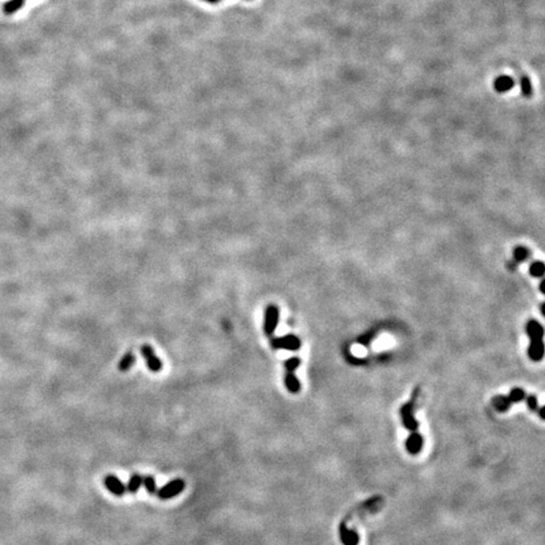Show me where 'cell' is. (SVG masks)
<instances>
[{
  "label": "cell",
  "instance_id": "6da1fadb",
  "mask_svg": "<svg viewBox=\"0 0 545 545\" xmlns=\"http://www.w3.org/2000/svg\"><path fill=\"white\" fill-rule=\"evenodd\" d=\"M525 330H526L527 336L530 339V344H529V348H527V355H529L530 360H533L535 363L542 361L545 356L544 327L536 319H530L526 323Z\"/></svg>",
  "mask_w": 545,
  "mask_h": 545
},
{
  "label": "cell",
  "instance_id": "7a4b0ae2",
  "mask_svg": "<svg viewBox=\"0 0 545 545\" xmlns=\"http://www.w3.org/2000/svg\"><path fill=\"white\" fill-rule=\"evenodd\" d=\"M418 395H419V389L416 387L413 391L410 400L405 403V404H403V407L400 408V418H402L403 426L409 431H416L418 428H419V423H418V420L414 416V409H415Z\"/></svg>",
  "mask_w": 545,
  "mask_h": 545
},
{
  "label": "cell",
  "instance_id": "3957f363",
  "mask_svg": "<svg viewBox=\"0 0 545 545\" xmlns=\"http://www.w3.org/2000/svg\"><path fill=\"white\" fill-rule=\"evenodd\" d=\"M299 357H292L284 363L285 371H287V374H285V387L292 394H298L300 391V383L295 376V370L299 367Z\"/></svg>",
  "mask_w": 545,
  "mask_h": 545
},
{
  "label": "cell",
  "instance_id": "277c9868",
  "mask_svg": "<svg viewBox=\"0 0 545 545\" xmlns=\"http://www.w3.org/2000/svg\"><path fill=\"white\" fill-rule=\"evenodd\" d=\"M184 488H186V482L183 479L177 478L171 481V482H168L165 486H163L157 494H158L159 499L169 500V499L176 498L177 495H180Z\"/></svg>",
  "mask_w": 545,
  "mask_h": 545
},
{
  "label": "cell",
  "instance_id": "5b68a950",
  "mask_svg": "<svg viewBox=\"0 0 545 545\" xmlns=\"http://www.w3.org/2000/svg\"><path fill=\"white\" fill-rule=\"evenodd\" d=\"M272 347L278 350V348H283V350H289V351H296L300 348V340L294 335H287L283 337H278V339H272L270 341Z\"/></svg>",
  "mask_w": 545,
  "mask_h": 545
},
{
  "label": "cell",
  "instance_id": "8992f818",
  "mask_svg": "<svg viewBox=\"0 0 545 545\" xmlns=\"http://www.w3.org/2000/svg\"><path fill=\"white\" fill-rule=\"evenodd\" d=\"M279 309L276 306H269L265 311V320H264V332L267 336H272L278 326Z\"/></svg>",
  "mask_w": 545,
  "mask_h": 545
},
{
  "label": "cell",
  "instance_id": "52a82bcc",
  "mask_svg": "<svg viewBox=\"0 0 545 545\" xmlns=\"http://www.w3.org/2000/svg\"><path fill=\"white\" fill-rule=\"evenodd\" d=\"M140 351H141V355H143L144 359H145V361H147V366L150 371L159 372L160 370H162L163 368L162 361L156 356L152 346H149V344H143V346L140 347Z\"/></svg>",
  "mask_w": 545,
  "mask_h": 545
},
{
  "label": "cell",
  "instance_id": "ba28073f",
  "mask_svg": "<svg viewBox=\"0 0 545 545\" xmlns=\"http://www.w3.org/2000/svg\"><path fill=\"white\" fill-rule=\"evenodd\" d=\"M423 443H424V439H423L422 434L418 433V431H410L409 437L405 440V448L410 454L416 455L419 454L420 451L423 450Z\"/></svg>",
  "mask_w": 545,
  "mask_h": 545
},
{
  "label": "cell",
  "instance_id": "9c48e42d",
  "mask_svg": "<svg viewBox=\"0 0 545 545\" xmlns=\"http://www.w3.org/2000/svg\"><path fill=\"white\" fill-rule=\"evenodd\" d=\"M340 538H341V542L343 545H359V534L352 529H348L346 526L344 520L340 525Z\"/></svg>",
  "mask_w": 545,
  "mask_h": 545
},
{
  "label": "cell",
  "instance_id": "30bf717a",
  "mask_svg": "<svg viewBox=\"0 0 545 545\" xmlns=\"http://www.w3.org/2000/svg\"><path fill=\"white\" fill-rule=\"evenodd\" d=\"M104 482H105L106 488H108L111 494H114L115 496H119L120 498V496H123V495L125 494L126 486L124 485V483L121 482L116 476H114V475H108V476L105 477V481H104Z\"/></svg>",
  "mask_w": 545,
  "mask_h": 545
},
{
  "label": "cell",
  "instance_id": "8fae6325",
  "mask_svg": "<svg viewBox=\"0 0 545 545\" xmlns=\"http://www.w3.org/2000/svg\"><path fill=\"white\" fill-rule=\"evenodd\" d=\"M492 405L500 413H505L510 409V407L512 405V403L510 402L509 396L505 395H496L492 398Z\"/></svg>",
  "mask_w": 545,
  "mask_h": 545
},
{
  "label": "cell",
  "instance_id": "7c38bea8",
  "mask_svg": "<svg viewBox=\"0 0 545 545\" xmlns=\"http://www.w3.org/2000/svg\"><path fill=\"white\" fill-rule=\"evenodd\" d=\"M25 4V0H8L3 5V10L6 15H13L22 9Z\"/></svg>",
  "mask_w": 545,
  "mask_h": 545
},
{
  "label": "cell",
  "instance_id": "4fadbf2b",
  "mask_svg": "<svg viewBox=\"0 0 545 545\" xmlns=\"http://www.w3.org/2000/svg\"><path fill=\"white\" fill-rule=\"evenodd\" d=\"M141 485H143V476L140 474H133L129 478V482L126 485V491H129L130 494H135V492H138Z\"/></svg>",
  "mask_w": 545,
  "mask_h": 545
},
{
  "label": "cell",
  "instance_id": "5bb4252c",
  "mask_svg": "<svg viewBox=\"0 0 545 545\" xmlns=\"http://www.w3.org/2000/svg\"><path fill=\"white\" fill-rule=\"evenodd\" d=\"M530 275L534 278H543L545 276V263L542 260H534L529 268Z\"/></svg>",
  "mask_w": 545,
  "mask_h": 545
},
{
  "label": "cell",
  "instance_id": "9a60e30c",
  "mask_svg": "<svg viewBox=\"0 0 545 545\" xmlns=\"http://www.w3.org/2000/svg\"><path fill=\"white\" fill-rule=\"evenodd\" d=\"M512 255H514V259H515L516 263H522V261L529 259V256H530V250L527 249V248H525V246H516L515 249H514Z\"/></svg>",
  "mask_w": 545,
  "mask_h": 545
},
{
  "label": "cell",
  "instance_id": "2e32d148",
  "mask_svg": "<svg viewBox=\"0 0 545 545\" xmlns=\"http://www.w3.org/2000/svg\"><path fill=\"white\" fill-rule=\"evenodd\" d=\"M135 363V356L133 352H126L125 355H124V357L121 360H120L119 363V370L120 371H128L130 367H132L133 365H134Z\"/></svg>",
  "mask_w": 545,
  "mask_h": 545
},
{
  "label": "cell",
  "instance_id": "e0dca14e",
  "mask_svg": "<svg viewBox=\"0 0 545 545\" xmlns=\"http://www.w3.org/2000/svg\"><path fill=\"white\" fill-rule=\"evenodd\" d=\"M507 396H509L510 402L514 404V403H520L522 402V400H525V398H526V392H525L522 387H514V389H511V391L509 392V395Z\"/></svg>",
  "mask_w": 545,
  "mask_h": 545
},
{
  "label": "cell",
  "instance_id": "ac0fdd59",
  "mask_svg": "<svg viewBox=\"0 0 545 545\" xmlns=\"http://www.w3.org/2000/svg\"><path fill=\"white\" fill-rule=\"evenodd\" d=\"M143 485L144 487L147 488L148 494L156 495L157 494V485L156 479L153 476H144L143 477Z\"/></svg>",
  "mask_w": 545,
  "mask_h": 545
},
{
  "label": "cell",
  "instance_id": "d6986e66",
  "mask_svg": "<svg viewBox=\"0 0 545 545\" xmlns=\"http://www.w3.org/2000/svg\"><path fill=\"white\" fill-rule=\"evenodd\" d=\"M525 402H526L527 408H529L531 411L539 410V403H538V398H536L535 395H533V394H530V395H526V398H525Z\"/></svg>",
  "mask_w": 545,
  "mask_h": 545
},
{
  "label": "cell",
  "instance_id": "ffe728a7",
  "mask_svg": "<svg viewBox=\"0 0 545 545\" xmlns=\"http://www.w3.org/2000/svg\"><path fill=\"white\" fill-rule=\"evenodd\" d=\"M512 82L511 80H510L509 77H502V78H499L498 82H496V89H498L499 91H506L509 90L510 87H511Z\"/></svg>",
  "mask_w": 545,
  "mask_h": 545
},
{
  "label": "cell",
  "instance_id": "44dd1931",
  "mask_svg": "<svg viewBox=\"0 0 545 545\" xmlns=\"http://www.w3.org/2000/svg\"><path fill=\"white\" fill-rule=\"evenodd\" d=\"M374 337H375L374 332H368V333H366V335L361 336V337H360L357 341H359V343H361V344H368L370 342H371V340L374 339Z\"/></svg>",
  "mask_w": 545,
  "mask_h": 545
},
{
  "label": "cell",
  "instance_id": "7402d4cb",
  "mask_svg": "<svg viewBox=\"0 0 545 545\" xmlns=\"http://www.w3.org/2000/svg\"><path fill=\"white\" fill-rule=\"evenodd\" d=\"M538 414H539V416L543 420H545V405L543 408H540L539 410H538Z\"/></svg>",
  "mask_w": 545,
  "mask_h": 545
},
{
  "label": "cell",
  "instance_id": "603a6c76",
  "mask_svg": "<svg viewBox=\"0 0 545 545\" xmlns=\"http://www.w3.org/2000/svg\"><path fill=\"white\" fill-rule=\"evenodd\" d=\"M539 289H540V292H542V293L545 295V278L542 279V282H540V285H539Z\"/></svg>",
  "mask_w": 545,
  "mask_h": 545
},
{
  "label": "cell",
  "instance_id": "cb8c5ba5",
  "mask_svg": "<svg viewBox=\"0 0 545 545\" xmlns=\"http://www.w3.org/2000/svg\"><path fill=\"white\" fill-rule=\"evenodd\" d=\"M540 308H542V313H543V316H544V317H545V302H544V303H543V304H542V307H540Z\"/></svg>",
  "mask_w": 545,
  "mask_h": 545
},
{
  "label": "cell",
  "instance_id": "d4e9b609",
  "mask_svg": "<svg viewBox=\"0 0 545 545\" xmlns=\"http://www.w3.org/2000/svg\"><path fill=\"white\" fill-rule=\"evenodd\" d=\"M219 1H220V0H219Z\"/></svg>",
  "mask_w": 545,
  "mask_h": 545
}]
</instances>
